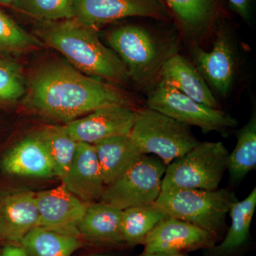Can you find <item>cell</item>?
I'll list each match as a JSON object with an SVG mask.
<instances>
[{"label":"cell","mask_w":256,"mask_h":256,"mask_svg":"<svg viewBox=\"0 0 256 256\" xmlns=\"http://www.w3.org/2000/svg\"><path fill=\"white\" fill-rule=\"evenodd\" d=\"M122 210L98 202L89 203L79 222L80 238L96 245H118L124 242L122 234Z\"/></svg>","instance_id":"e0dca14e"},{"label":"cell","mask_w":256,"mask_h":256,"mask_svg":"<svg viewBox=\"0 0 256 256\" xmlns=\"http://www.w3.org/2000/svg\"><path fill=\"white\" fill-rule=\"evenodd\" d=\"M50 156L55 176L62 180L73 160L78 142L70 137L64 126H47L34 133Z\"/></svg>","instance_id":"603a6c76"},{"label":"cell","mask_w":256,"mask_h":256,"mask_svg":"<svg viewBox=\"0 0 256 256\" xmlns=\"http://www.w3.org/2000/svg\"><path fill=\"white\" fill-rule=\"evenodd\" d=\"M26 92L20 66L10 60H0V104L15 102Z\"/></svg>","instance_id":"83f0119b"},{"label":"cell","mask_w":256,"mask_h":256,"mask_svg":"<svg viewBox=\"0 0 256 256\" xmlns=\"http://www.w3.org/2000/svg\"><path fill=\"white\" fill-rule=\"evenodd\" d=\"M139 256H188L183 255V254H171V255H162V254H144V252H142L141 255H140Z\"/></svg>","instance_id":"4dcf8cb0"},{"label":"cell","mask_w":256,"mask_h":256,"mask_svg":"<svg viewBox=\"0 0 256 256\" xmlns=\"http://www.w3.org/2000/svg\"><path fill=\"white\" fill-rule=\"evenodd\" d=\"M130 137L142 154H154L166 166L198 142L190 126L148 108L138 111Z\"/></svg>","instance_id":"5b68a950"},{"label":"cell","mask_w":256,"mask_h":256,"mask_svg":"<svg viewBox=\"0 0 256 256\" xmlns=\"http://www.w3.org/2000/svg\"><path fill=\"white\" fill-rule=\"evenodd\" d=\"M146 105L182 124L200 128L204 132H224L238 124L224 111L196 102L162 80H159L150 94Z\"/></svg>","instance_id":"ba28073f"},{"label":"cell","mask_w":256,"mask_h":256,"mask_svg":"<svg viewBox=\"0 0 256 256\" xmlns=\"http://www.w3.org/2000/svg\"><path fill=\"white\" fill-rule=\"evenodd\" d=\"M40 42L0 12V52L22 53L38 48Z\"/></svg>","instance_id":"4316f807"},{"label":"cell","mask_w":256,"mask_h":256,"mask_svg":"<svg viewBox=\"0 0 256 256\" xmlns=\"http://www.w3.org/2000/svg\"><path fill=\"white\" fill-rule=\"evenodd\" d=\"M35 198L40 226L80 238L78 226L89 203L76 196L63 184L52 190L35 193Z\"/></svg>","instance_id":"7c38bea8"},{"label":"cell","mask_w":256,"mask_h":256,"mask_svg":"<svg viewBox=\"0 0 256 256\" xmlns=\"http://www.w3.org/2000/svg\"><path fill=\"white\" fill-rule=\"evenodd\" d=\"M92 146L106 186L122 176L142 156L130 134L107 138Z\"/></svg>","instance_id":"ffe728a7"},{"label":"cell","mask_w":256,"mask_h":256,"mask_svg":"<svg viewBox=\"0 0 256 256\" xmlns=\"http://www.w3.org/2000/svg\"><path fill=\"white\" fill-rule=\"evenodd\" d=\"M0 166L6 174L24 178L55 176L50 156L34 134L24 138L13 146L3 156Z\"/></svg>","instance_id":"2e32d148"},{"label":"cell","mask_w":256,"mask_h":256,"mask_svg":"<svg viewBox=\"0 0 256 256\" xmlns=\"http://www.w3.org/2000/svg\"><path fill=\"white\" fill-rule=\"evenodd\" d=\"M69 192L82 202L100 200L106 185L94 146L78 142L66 174L62 180Z\"/></svg>","instance_id":"5bb4252c"},{"label":"cell","mask_w":256,"mask_h":256,"mask_svg":"<svg viewBox=\"0 0 256 256\" xmlns=\"http://www.w3.org/2000/svg\"><path fill=\"white\" fill-rule=\"evenodd\" d=\"M12 4L20 12L44 21L74 18V0H16Z\"/></svg>","instance_id":"484cf974"},{"label":"cell","mask_w":256,"mask_h":256,"mask_svg":"<svg viewBox=\"0 0 256 256\" xmlns=\"http://www.w3.org/2000/svg\"><path fill=\"white\" fill-rule=\"evenodd\" d=\"M170 16L186 34L198 35L208 32L222 13L220 0H163Z\"/></svg>","instance_id":"d6986e66"},{"label":"cell","mask_w":256,"mask_h":256,"mask_svg":"<svg viewBox=\"0 0 256 256\" xmlns=\"http://www.w3.org/2000/svg\"><path fill=\"white\" fill-rule=\"evenodd\" d=\"M220 240L213 234L193 224L168 217L162 220L144 239V254H182L198 249H210Z\"/></svg>","instance_id":"30bf717a"},{"label":"cell","mask_w":256,"mask_h":256,"mask_svg":"<svg viewBox=\"0 0 256 256\" xmlns=\"http://www.w3.org/2000/svg\"><path fill=\"white\" fill-rule=\"evenodd\" d=\"M26 90V108L66 124L105 106L134 105L133 98L120 89L85 75L60 60L38 68Z\"/></svg>","instance_id":"6da1fadb"},{"label":"cell","mask_w":256,"mask_h":256,"mask_svg":"<svg viewBox=\"0 0 256 256\" xmlns=\"http://www.w3.org/2000/svg\"><path fill=\"white\" fill-rule=\"evenodd\" d=\"M111 50L120 58L130 79L148 86L160 78L166 52L156 36L146 28L128 24L112 30L107 35Z\"/></svg>","instance_id":"8992f818"},{"label":"cell","mask_w":256,"mask_h":256,"mask_svg":"<svg viewBox=\"0 0 256 256\" xmlns=\"http://www.w3.org/2000/svg\"><path fill=\"white\" fill-rule=\"evenodd\" d=\"M236 201L234 193L226 188H170L162 190L154 204L168 216L193 224L220 239L226 229L230 207Z\"/></svg>","instance_id":"3957f363"},{"label":"cell","mask_w":256,"mask_h":256,"mask_svg":"<svg viewBox=\"0 0 256 256\" xmlns=\"http://www.w3.org/2000/svg\"><path fill=\"white\" fill-rule=\"evenodd\" d=\"M166 168L160 158L142 154L122 176L106 186L100 202L120 210L154 204L161 193Z\"/></svg>","instance_id":"52a82bcc"},{"label":"cell","mask_w":256,"mask_h":256,"mask_svg":"<svg viewBox=\"0 0 256 256\" xmlns=\"http://www.w3.org/2000/svg\"><path fill=\"white\" fill-rule=\"evenodd\" d=\"M0 60H2V58H0Z\"/></svg>","instance_id":"e575fe53"},{"label":"cell","mask_w":256,"mask_h":256,"mask_svg":"<svg viewBox=\"0 0 256 256\" xmlns=\"http://www.w3.org/2000/svg\"><path fill=\"white\" fill-rule=\"evenodd\" d=\"M0 216L4 238L21 242L32 229L40 226V215L35 193L18 190L0 200Z\"/></svg>","instance_id":"9a60e30c"},{"label":"cell","mask_w":256,"mask_h":256,"mask_svg":"<svg viewBox=\"0 0 256 256\" xmlns=\"http://www.w3.org/2000/svg\"><path fill=\"white\" fill-rule=\"evenodd\" d=\"M160 80L200 104L218 108V104L205 79L182 56H170L160 69Z\"/></svg>","instance_id":"ac0fdd59"},{"label":"cell","mask_w":256,"mask_h":256,"mask_svg":"<svg viewBox=\"0 0 256 256\" xmlns=\"http://www.w3.org/2000/svg\"><path fill=\"white\" fill-rule=\"evenodd\" d=\"M108 256L106 255H95V256Z\"/></svg>","instance_id":"836d02e7"},{"label":"cell","mask_w":256,"mask_h":256,"mask_svg":"<svg viewBox=\"0 0 256 256\" xmlns=\"http://www.w3.org/2000/svg\"><path fill=\"white\" fill-rule=\"evenodd\" d=\"M234 11L245 21H248L252 15V0H228Z\"/></svg>","instance_id":"f1b7e54d"},{"label":"cell","mask_w":256,"mask_h":256,"mask_svg":"<svg viewBox=\"0 0 256 256\" xmlns=\"http://www.w3.org/2000/svg\"><path fill=\"white\" fill-rule=\"evenodd\" d=\"M228 154L222 142H198L166 166L162 190H217L227 170Z\"/></svg>","instance_id":"277c9868"},{"label":"cell","mask_w":256,"mask_h":256,"mask_svg":"<svg viewBox=\"0 0 256 256\" xmlns=\"http://www.w3.org/2000/svg\"><path fill=\"white\" fill-rule=\"evenodd\" d=\"M134 16L163 22L172 20L163 0H74V18L95 30Z\"/></svg>","instance_id":"9c48e42d"},{"label":"cell","mask_w":256,"mask_h":256,"mask_svg":"<svg viewBox=\"0 0 256 256\" xmlns=\"http://www.w3.org/2000/svg\"><path fill=\"white\" fill-rule=\"evenodd\" d=\"M168 217L154 204L122 210V234L124 242L130 246L142 245L148 234Z\"/></svg>","instance_id":"d4e9b609"},{"label":"cell","mask_w":256,"mask_h":256,"mask_svg":"<svg viewBox=\"0 0 256 256\" xmlns=\"http://www.w3.org/2000/svg\"><path fill=\"white\" fill-rule=\"evenodd\" d=\"M80 239L37 226L24 237L20 244L30 256H70L82 248Z\"/></svg>","instance_id":"7402d4cb"},{"label":"cell","mask_w":256,"mask_h":256,"mask_svg":"<svg viewBox=\"0 0 256 256\" xmlns=\"http://www.w3.org/2000/svg\"><path fill=\"white\" fill-rule=\"evenodd\" d=\"M237 143L229 153L227 170L230 181L236 184L256 166V117L252 114L250 120L236 134Z\"/></svg>","instance_id":"cb8c5ba5"},{"label":"cell","mask_w":256,"mask_h":256,"mask_svg":"<svg viewBox=\"0 0 256 256\" xmlns=\"http://www.w3.org/2000/svg\"><path fill=\"white\" fill-rule=\"evenodd\" d=\"M0 256H30L22 246L9 245L3 248L0 252Z\"/></svg>","instance_id":"f546056e"},{"label":"cell","mask_w":256,"mask_h":256,"mask_svg":"<svg viewBox=\"0 0 256 256\" xmlns=\"http://www.w3.org/2000/svg\"><path fill=\"white\" fill-rule=\"evenodd\" d=\"M37 35L82 74L116 84L129 82L124 64L114 50L100 42L95 28L73 18L48 24L38 30Z\"/></svg>","instance_id":"7a4b0ae2"},{"label":"cell","mask_w":256,"mask_h":256,"mask_svg":"<svg viewBox=\"0 0 256 256\" xmlns=\"http://www.w3.org/2000/svg\"><path fill=\"white\" fill-rule=\"evenodd\" d=\"M256 207V188L242 201L234 202L228 213L232 224L223 242L206 249V256H228L236 252L247 242L250 234V224Z\"/></svg>","instance_id":"44dd1931"},{"label":"cell","mask_w":256,"mask_h":256,"mask_svg":"<svg viewBox=\"0 0 256 256\" xmlns=\"http://www.w3.org/2000/svg\"><path fill=\"white\" fill-rule=\"evenodd\" d=\"M16 0H0V4H12Z\"/></svg>","instance_id":"1f68e13d"},{"label":"cell","mask_w":256,"mask_h":256,"mask_svg":"<svg viewBox=\"0 0 256 256\" xmlns=\"http://www.w3.org/2000/svg\"><path fill=\"white\" fill-rule=\"evenodd\" d=\"M230 35L222 28L210 52L196 47L194 58L202 76L216 92L226 96L230 92L235 73V54Z\"/></svg>","instance_id":"4fadbf2b"},{"label":"cell","mask_w":256,"mask_h":256,"mask_svg":"<svg viewBox=\"0 0 256 256\" xmlns=\"http://www.w3.org/2000/svg\"><path fill=\"white\" fill-rule=\"evenodd\" d=\"M4 238V234H3V226L2 223L1 216H0V240Z\"/></svg>","instance_id":"d6a6232c"},{"label":"cell","mask_w":256,"mask_h":256,"mask_svg":"<svg viewBox=\"0 0 256 256\" xmlns=\"http://www.w3.org/2000/svg\"><path fill=\"white\" fill-rule=\"evenodd\" d=\"M138 111L124 106H105L64 126L76 142L94 144L107 138L130 134Z\"/></svg>","instance_id":"8fae6325"}]
</instances>
